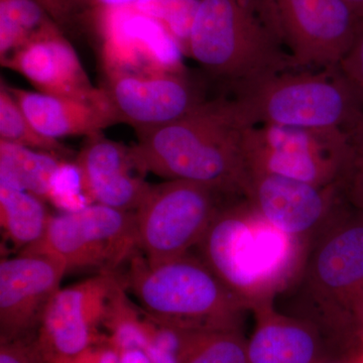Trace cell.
I'll return each mask as SVG.
<instances>
[{"mask_svg": "<svg viewBox=\"0 0 363 363\" xmlns=\"http://www.w3.org/2000/svg\"><path fill=\"white\" fill-rule=\"evenodd\" d=\"M344 1L363 20V0H344Z\"/></svg>", "mask_w": 363, "mask_h": 363, "instance_id": "836d02e7", "label": "cell"}, {"mask_svg": "<svg viewBox=\"0 0 363 363\" xmlns=\"http://www.w3.org/2000/svg\"><path fill=\"white\" fill-rule=\"evenodd\" d=\"M304 316L342 352L363 333V221L338 212L311 240L298 274Z\"/></svg>", "mask_w": 363, "mask_h": 363, "instance_id": "277c9868", "label": "cell"}, {"mask_svg": "<svg viewBox=\"0 0 363 363\" xmlns=\"http://www.w3.org/2000/svg\"><path fill=\"white\" fill-rule=\"evenodd\" d=\"M49 201L66 210L65 212L75 211L90 204L83 193L80 174L75 162H62L52 181Z\"/></svg>", "mask_w": 363, "mask_h": 363, "instance_id": "484cf974", "label": "cell"}, {"mask_svg": "<svg viewBox=\"0 0 363 363\" xmlns=\"http://www.w3.org/2000/svg\"><path fill=\"white\" fill-rule=\"evenodd\" d=\"M1 65L25 77L39 92L94 104H109L95 88L77 52L52 23L35 33Z\"/></svg>", "mask_w": 363, "mask_h": 363, "instance_id": "2e32d148", "label": "cell"}, {"mask_svg": "<svg viewBox=\"0 0 363 363\" xmlns=\"http://www.w3.org/2000/svg\"><path fill=\"white\" fill-rule=\"evenodd\" d=\"M61 157L0 140V183L48 201Z\"/></svg>", "mask_w": 363, "mask_h": 363, "instance_id": "ffe728a7", "label": "cell"}, {"mask_svg": "<svg viewBox=\"0 0 363 363\" xmlns=\"http://www.w3.org/2000/svg\"><path fill=\"white\" fill-rule=\"evenodd\" d=\"M338 66L348 80L363 93V21L350 51Z\"/></svg>", "mask_w": 363, "mask_h": 363, "instance_id": "83f0119b", "label": "cell"}, {"mask_svg": "<svg viewBox=\"0 0 363 363\" xmlns=\"http://www.w3.org/2000/svg\"><path fill=\"white\" fill-rule=\"evenodd\" d=\"M125 286L152 323L188 331L240 329L250 310L199 257L190 252L149 264L133 257Z\"/></svg>", "mask_w": 363, "mask_h": 363, "instance_id": "5b68a950", "label": "cell"}, {"mask_svg": "<svg viewBox=\"0 0 363 363\" xmlns=\"http://www.w3.org/2000/svg\"><path fill=\"white\" fill-rule=\"evenodd\" d=\"M295 70L338 66L362 23L344 0H269Z\"/></svg>", "mask_w": 363, "mask_h": 363, "instance_id": "8fae6325", "label": "cell"}, {"mask_svg": "<svg viewBox=\"0 0 363 363\" xmlns=\"http://www.w3.org/2000/svg\"><path fill=\"white\" fill-rule=\"evenodd\" d=\"M6 87L33 128L51 140L74 135L90 138L117 123L109 104H94L39 91Z\"/></svg>", "mask_w": 363, "mask_h": 363, "instance_id": "d6986e66", "label": "cell"}, {"mask_svg": "<svg viewBox=\"0 0 363 363\" xmlns=\"http://www.w3.org/2000/svg\"><path fill=\"white\" fill-rule=\"evenodd\" d=\"M341 182L346 198L363 209V156H353Z\"/></svg>", "mask_w": 363, "mask_h": 363, "instance_id": "f1b7e54d", "label": "cell"}, {"mask_svg": "<svg viewBox=\"0 0 363 363\" xmlns=\"http://www.w3.org/2000/svg\"><path fill=\"white\" fill-rule=\"evenodd\" d=\"M35 336L0 343V363H49L40 352Z\"/></svg>", "mask_w": 363, "mask_h": 363, "instance_id": "4316f807", "label": "cell"}, {"mask_svg": "<svg viewBox=\"0 0 363 363\" xmlns=\"http://www.w3.org/2000/svg\"><path fill=\"white\" fill-rule=\"evenodd\" d=\"M102 89L117 123L130 124L135 131L174 123L209 99L185 73L109 74Z\"/></svg>", "mask_w": 363, "mask_h": 363, "instance_id": "5bb4252c", "label": "cell"}, {"mask_svg": "<svg viewBox=\"0 0 363 363\" xmlns=\"http://www.w3.org/2000/svg\"><path fill=\"white\" fill-rule=\"evenodd\" d=\"M87 2L89 6L97 7L100 11H108V9H123V7H131L135 6L142 0H81Z\"/></svg>", "mask_w": 363, "mask_h": 363, "instance_id": "4dcf8cb0", "label": "cell"}, {"mask_svg": "<svg viewBox=\"0 0 363 363\" xmlns=\"http://www.w3.org/2000/svg\"><path fill=\"white\" fill-rule=\"evenodd\" d=\"M248 128L233 97L209 98L174 123L136 131L131 156L142 174L245 196L248 173L243 140Z\"/></svg>", "mask_w": 363, "mask_h": 363, "instance_id": "6da1fadb", "label": "cell"}, {"mask_svg": "<svg viewBox=\"0 0 363 363\" xmlns=\"http://www.w3.org/2000/svg\"><path fill=\"white\" fill-rule=\"evenodd\" d=\"M245 197L272 225L310 243L342 209L341 181L327 186L269 174H250Z\"/></svg>", "mask_w": 363, "mask_h": 363, "instance_id": "7c38bea8", "label": "cell"}, {"mask_svg": "<svg viewBox=\"0 0 363 363\" xmlns=\"http://www.w3.org/2000/svg\"><path fill=\"white\" fill-rule=\"evenodd\" d=\"M45 13L37 0H0V62L50 23Z\"/></svg>", "mask_w": 363, "mask_h": 363, "instance_id": "7402d4cb", "label": "cell"}, {"mask_svg": "<svg viewBox=\"0 0 363 363\" xmlns=\"http://www.w3.org/2000/svg\"><path fill=\"white\" fill-rule=\"evenodd\" d=\"M51 217L39 197L0 183V223L14 247L23 250L39 242Z\"/></svg>", "mask_w": 363, "mask_h": 363, "instance_id": "44dd1931", "label": "cell"}, {"mask_svg": "<svg viewBox=\"0 0 363 363\" xmlns=\"http://www.w3.org/2000/svg\"><path fill=\"white\" fill-rule=\"evenodd\" d=\"M101 61L105 74H182L183 50L161 23L133 6L102 11Z\"/></svg>", "mask_w": 363, "mask_h": 363, "instance_id": "4fadbf2b", "label": "cell"}, {"mask_svg": "<svg viewBox=\"0 0 363 363\" xmlns=\"http://www.w3.org/2000/svg\"><path fill=\"white\" fill-rule=\"evenodd\" d=\"M138 250L135 211L99 204L52 216L42 240L23 253H42L63 262L67 272H114Z\"/></svg>", "mask_w": 363, "mask_h": 363, "instance_id": "9c48e42d", "label": "cell"}, {"mask_svg": "<svg viewBox=\"0 0 363 363\" xmlns=\"http://www.w3.org/2000/svg\"><path fill=\"white\" fill-rule=\"evenodd\" d=\"M347 363H363V334L357 350L353 353L352 357H350V359L348 360Z\"/></svg>", "mask_w": 363, "mask_h": 363, "instance_id": "e575fe53", "label": "cell"}, {"mask_svg": "<svg viewBox=\"0 0 363 363\" xmlns=\"http://www.w3.org/2000/svg\"><path fill=\"white\" fill-rule=\"evenodd\" d=\"M67 272L65 264L42 253L0 262V343L37 335L43 315Z\"/></svg>", "mask_w": 363, "mask_h": 363, "instance_id": "9a60e30c", "label": "cell"}, {"mask_svg": "<svg viewBox=\"0 0 363 363\" xmlns=\"http://www.w3.org/2000/svg\"><path fill=\"white\" fill-rule=\"evenodd\" d=\"M0 140L63 157L70 150L59 140L40 135L21 111L6 85L0 86Z\"/></svg>", "mask_w": 363, "mask_h": 363, "instance_id": "cb8c5ba5", "label": "cell"}, {"mask_svg": "<svg viewBox=\"0 0 363 363\" xmlns=\"http://www.w3.org/2000/svg\"><path fill=\"white\" fill-rule=\"evenodd\" d=\"M121 289L123 284L114 272H100L60 289L48 305L35 336L45 360L71 363L92 346Z\"/></svg>", "mask_w": 363, "mask_h": 363, "instance_id": "30bf717a", "label": "cell"}, {"mask_svg": "<svg viewBox=\"0 0 363 363\" xmlns=\"http://www.w3.org/2000/svg\"><path fill=\"white\" fill-rule=\"evenodd\" d=\"M230 195L195 182L152 186L135 211L136 245L149 264L176 259L197 247Z\"/></svg>", "mask_w": 363, "mask_h": 363, "instance_id": "52a82bcc", "label": "cell"}, {"mask_svg": "<svg viewBox=\"0 0 363 363\" xmlns=\"http://www.w3.org/2000/svg\"><path fill=\"white\" fill-rule=\"evenodd\" d=\"M69 0H48V11L54 14H60L66 9Z\"/></svg>", "mask_w": 363, "mask_h": 363, "instance_id": "d6a6232c", "label": "cell"}, {"mask_svg": "<svg viewBox=\"0 0 363 363\" xmlns=\"http://www.w3.org/2000/svg\"><path fill=\"white\" fill-rule=\"evenodd\" d=\"M186 54L231 95L295 70L269 0H199Z\"/></svg>", "mask_w": 363, "mask_h": 363, "instance_id": "3957f363", "label": "cell"}, {"mask_svg": "<svg viewBox=\"0 0 363 363\" xmlns=\"http://www.w3.org/2000/svg\"><path fill=\"white\" fill-rule=\"evenodd\" d=\"M255 328L247 340L250 363H344L333 344L311 322L286 316L272 302L253 308Z\"/></svg>", "mask_w": 363, "mask_h": 363, "instance_id": "ac0fdd59", "label": "cell"}, {"mask_svg": "<svg viewBox=\"0 0 363 363\" xmlns=\"http://www.w3.org/2000/svg\"><path fill=\"white\" fill-rule=\"evenodd\" d=\"M231 97L248 126L330 128L352 138L363 124V93L339 66L283 72Z\"/></svg>", "mask_w": 363, "mask_h": 363, "instance_id": "8992f818", "label": "cell"}, {"mask_svg": "<svg viewBox=\"0 0 363 363\" xmlns=\"http://www.w3.org/2000/svg\"><path fill=\"white\" fill-rule=\"evenodd\" d=\"M310 243L272 225L245 196L223 205L196 247L200 257L250 310L293 285Z\"/></svg>", "mask_w": 363, "mask_h": 363, "instance_id": "7a4b0ae2", "label": "cell"}, {"mask_svg": "<svg viewBox=\"0 0 363 363\" xmlns=\"http://www.w3.org/2000/svg\"><path fill=\"white\" fill-rule=\"evenodd\" d=\"M352 145L354 155L363 156V124L352 136Z\"/></svg>", "mask_w": 363, "mask_h": 363, "instance_id": "1f68e13d", "label": "cell"}, {"mask_svg": "<svg viewBox=\"0 0 363 363\" xmlns=\"http://www.w3.org/2000/svg\"><path fill=\"white\" fill-rule=\"evenodd\" d=\"M37 1L39 2L40 6L44 7L45 11H47V9H48V0H37Z\"/></svg>", "mask_w": 363, "mask_h": 363, "instance_id": "d590c367", "label": "cell"}, {"mask_svg": "<svg viewBox=\"0 0 363 363\" xmlns=\"http://www.w3.org/2000/svg\"><path fill=\"white\" fill-rule=\"evenodd\" d=\"M250 174L327 186L341 181L354 156L352 138L330 128L250 126L243 140Z\"/></svg>", "mask_w": 363, "mask_h": 363, "instance_id": "ba28073f", "label": "cell"}, {"mask_svg": "<svg viewBox=\"0 0 363 363\" xmlns=\"http://www.w3.org/2000/svg\"><path fill=\"white\" fill-rule=\"evenodd\" d=\"M75 164L90 204L135 211L149 192L150 185L136 168L130 147L101 133L87 138Z\"/></svg>", "mask_w": 363, "mask_h": 363, "instance_id": "e0dca14e", "label": "cell"}, {"mask_svg": "<svg viewBox=\"0 0 363 363\" xmlns=\"http://www.w3.org/2000/svg\"><path fill=\"white\" fill-rule=\"evenodd\" d=\"M182 363H250L247 340L240 329L191 331Z\"/></svg>", "mask_w": 363, "mask_h": 363, "instance_id": "603a6c76", "label": "cell"}, {"mask_svg": "<svg viewBox=\"0 0 363 363\" xmlns=\"http://www.w3.org/2000/svg\"><path fill=\"white\" fill-rule=\"evenodd\" d=\"M199 0H142L133 9L161 23L187 52L189 38Z\"/></svg>", "mask_w": 363, "mask_h": 363, "instance_id": "d4e9b609", "label": "cell"}, {"mask_svg": "<svg viewBox=\"0 0 363 363\" xmlns=\"http://www.w3.org/2000/svg\"><path fill=\"white\" fill-rule=\"evenodd\" d=\"M71 363H121V353L111 344L99 348L92 345Z\"/></svg>", "mask_w": 363, "mask_h": 363, "instance_id": "f546056e", "label": "cell"}]
</instances>
